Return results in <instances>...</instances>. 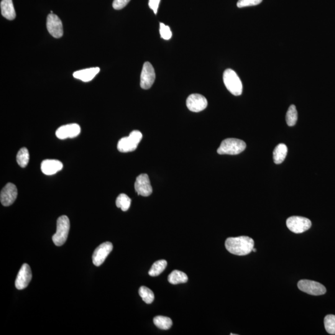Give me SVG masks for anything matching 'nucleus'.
I'll return each instance as SVG.
<instances>
[{"mask_svg":"<svg viewBox=\"0 0 335 335\" xmlns=\"http://www.w3.org/2000/svg\"><path fill=\"white\" fill-rule=\"evenodd\" d=\"M245 148H246V144L244 141L231 138V139H227L222 142L217 150V153L220 155H235L244 152Z\"/></svg>","mask_w":335,"mask_h":335,"instance_id":"obj_2","label":"nucleus"},{"mask_svg":"<svg viewBox=\"0 0 335 335\" xmlns=\"http://www.w3.org/2000/svg\"><path fill=\"white\" fill-rule=\"evenodd\" d=\"M298 286L303 292L313 296L324 295L327 292L326 287L316 281L303 280L299 281Z\"/></svg>","mask_w":335,"mask_h":335,"instance_id":"obj_7","label":"nucleus"},{"mask_svg":"<svg viewBox=\"0 0 335 335\" xmlns=\"http://www.w3.org/2000/svg\"><path fill=\"white\" fill-rule=\"evenodd\" d=\"M130 1V0H114L112 6H113L114 9L117 10L123 9L125 6H127Z\"/></svg>","mask_w":335,"mask_h":335,"instance_id":"obj_30","label":"nucleus"},{"mask_svg":"<svg viewBox=\"0 0 335 335\" xmlns=\"http://www.w3.org/2000/svg\"><path fill=\"white\" fill-rule=\"evenodd\" d=\"M223 80L225 85L234 96L241 95L243 85L241 80L236 72L232 69H227L224 71Z\"/></svg>","mask_w":335,"mask_h":335,"instance_id":"obj_5","label":"nucleus"},{"mask_svg":"<svg viewBox=\"0 0 335 335\" xmlns=\"http://www.w3.org/2000/svg\"><path fill=\"white\" fill-rule=\"evenodd\" d=\"M155 80V70L152 64L148 62H145L140 76V86L142 89H149L154 83Z\"/></svg>","mask_w":335,"mask_h":335,"instance_id":"obj_8","label":"nucleus"},{"mask_svg":"<svg viewBox=\"0 0 335 335\" xmlns=\"http://www.w3.org/2000/svg\"><path fill=\"white\" fill-rule=\"evenodd\" d=\"M112 249H113V245L111 242H104L99 245L94 250L93 258H92L93 264L96 267H99L103 264L107 256L112 252Z\"/></svg>","mask_w":335,"mask_h":335,"instance_id":"obj_10","label":"nucleus"},{"mask_svg":"<svg viewBox=\"0 0 335 335\" xmlns=\"http://www.w3.org/2000/svg\"><path fill=\"white\" fill-rule=\"evenodd\" d=\"M116 206L121 208L122 211H127L131 204V199L125 194H121L116 199Z\"/></svg>","mask_w":335,"mask_h":335,"instance_id":"obj_24","label":"nucleus"},{"mask_svg":"<svg viewBox=\"0 0 335 335\" xmlns=\"http://www.w3.org/2000/svg\"><path fill=\"white\" fill-rule=\"evenodd\" d=\"M263 0H239L237 2V6L241 7L256 6L262 2Z\"/></svg>","mask_w":335,"mask_h":335,"instance_id":"obj_29","label":"nucleus"},{"mask_svg":"<svg viewBox=\"0 0 335 335\" xmlns=\"http://www.w3.org/2000/svg\"><path fill=\"white\" fill-rule=\"evenodd\" d=\"M226 248L228 252L235 255L250 254L254 248V240L247 236L230 237L226 240Z\"/></svg>","mask_w":335,"mask_h":335,"instance_id":"obj_1","label":"nucleus"},{"mask_svg":"<svg viewBox=\"0 0 335 335\" xmlns=\"http://www.w3.org/2000/svg\"><path fill=\"white\" fill-rule=\"evenodd\" d=\"M288 151V147L285 144H280L276 146L273 152V159L276 164H281L285 161Z\"/></svg>","mask_w":335,"mask_h":335,"instance_id":"obj_19","label":"nucleus"},{"mask_svg":"<svg viewBox=\"0 0 335 335\" xmlns=\"http://www.w3.org/2000/svg\"><path fill=\"white\" fill-rule=\"evenodd\" d=\"M70 223L68 217L60 216L57 221V232L53 235L52 240L56 246L60 247L67 240Z\"/></svg>","mask_w":335,"mask_h":335,"instance_id":"obj_3","label":"nucleus"},{"mask_svg":"<svg viewBox=\"0 0 335 335\" xmlns=\"http://www.w3.org/2000/svg\"><path fill=\"white\" fill-rule=\"evenodd\" d=\"M167 267V262L165 260H158L153 263L152 268H150L148 275L152 277H155L160 275L163 272Z\"/></svg>","mask_w":335,"mask_h":335,"instance_id":"obj_22","label":"nucleus"},{"mask_svg":"<svg viewBox=\"0 0 335 335\" xmlns=\"http://www.w3.org/2000/svg\"><path fill=\"white\" fill-rule=\"evenodd\" d=\"M16 160L17 163L22 168H25L28 165L29 161V151L26 148L23 147L17 153Z\"/></svg>","mask_w":335,"mask_h":335,"instance_id":"obj_23","label":"nucleus"},{"mask_svg":"<svg viewBox=\"0 0 335 335\" xmlns=\"http://www.w3.org/2000/svg\"><path fill=\"white\" fill-rule=\"evenodd\" d=\"M324 326L327 333L335 335V316L328 315L325 317Z\"/></svg>","mask_w":335,"mask_h":335,"instance_id":"obj_27","label":"nucleus"},{"mask_svg":"<svg viewBox=\"0 0 335 335\" xmlns=\"http://www.w3.org/2000/svg\"><path fill=\"white\" fill-rule=\"evenodd\" d=\"M135 189L140 196L147 197L151 195L153 189L147 174H141L137 176L135 183Z\"/></svg>","mask_w":335,"mask_h":335,"instance_id":"obj_13","label":"nucleus"},{"mask_svg":"<svg viewBox=\"0 0 335 335\" xmlns=\"http://www.w3.org/2000/svg\"><path fill=\"white\" fill-rule=\"evenodd\" d=\"M41 171L46 175H52L62 170L63 164L57 160H45L41 163Z\"/></svg>","mask_w":335,"mask_h":335,"instance_id":"obj_16","label":"nucleus"},{"mask_svg":"<svg viewBox=\"0 0 335 335\" xmlns=\"http://www.w3.org/2000/svg\"><path fill=\"white\" fill-rule=\"evenodd\" d=\"M253 252H257V250H256L255 249H254V248H253Z\"/></svg>","mask_w":335,"mask_h":335,"instance_id":"obj_32","label":"nucleus"},{"mask_svg":"<svg viewBox=\"0 0 335 335\" xmlns=\"http://www.w3.org/2000/svg\"><path fill=\"white\" fill-rule=\"evenodd\" d=\"M100 71L99 67H94L84 69V70L75 71L73 73V77L78 80L84 81V82H88L95 77L96 75Z\"/></svg>","mask_w":335,"mask_h":335,"instance_id":"obj_17","label":"nucleus"},{"mask_svg":"<svg viewBox=\"0 0 335 335\" xmlns=\"http://www.w3.org/2000/svg\"><path fill=\"white\" fill-rule=\"evenodd\" d=\"M32 280V272L29 265L25 263L20 269L17 276L15 286L18 290H24Z\"/></svg>","mask_w":335,"mask_h":335,"instance_id":"obj_14","label":"nucleus"},{"mask_svg":"<svg viewBox=\"0 0 335 335\" xmlns=\"http://www.w3.org/2000/svg\"><path fill=\"white\" fill-rule=\"evenodd\" d=\"M286 226L291 232L295 234H303L311 228L312 222L305 217L293 216L287 219Z\"/></svg>","mask_w":335,"mask_h":335,"instance_id":"obj_6","label":"nucleus"},{"mask_svg":"<svg viewBox=\"0 0 335 335\" xmlns=\"http://www.w3.org/2000/svg\"><path fill=\"white\" fill-rule=\"evenodd\" d=\"M286 122L289 126L293 127L295 126L298 119V111H297L296 107L294 105H291L289 108L286 114Z\"/></svg>","mask_w":335,"mask_h":335,"instance_id":"obj_25","label":"nucleus"},{"mask_svg":"<svg viewBox=\"0 0 335 335\" xmlns=\"http://www.w3.org/2000/svg\"><path fill=\"white\" fill-rule=\"evenodd\" d=\"M1 11L2 16L8 20H13L16 17L13 3L12 0H2L1 4Z\"/></svg>","mask_w":335,"mask_h":335,"instance_id":"obj_18","label":"nucleus"},{"mask_svg":"<svg viewBox=\"0 0 335 335\" xmlns=\"http://www.w3.org/2000/svg\"><path fill=\"white\" fill-rule=\"evenodd\" d=\"M160 0H149L148 5L150 8L152 9L155 14H157L158 6H159Z\"/></svg>","mask_w":335,"mask_h":335,"instance_id":"obj_31","label":"nucleus"},{"mask_svg":"<svg viewBox=\"0 0 335 335\" xmlns=\"http://www.w3.org/2000/svg\"><path fill=\"white\" fill-rule=\"evenodd\" d=\"M142 139V134L139 130H134L129 137L122 138L117 144V149L120 152H133L137 149L138 145Z\"/></svg>","mask_w":335,"mask_h":335,"instance_id":"obj_4","label":"nucleus"},{"mask_svg":"<svg viewBox=\"0 0 335 335\" xmlns=\"http://www.w3.org/2000/svg\"><path fill=\"white\" fill-rule=\"evenodd\" d=\"M160 34L161 37L165 40L170 39L171 36H172V32H171L170 27L162 22H160Z\"/></svg>","mask_w":335,"mask_h":335,"instance_id":"obj_28","label":"nucleus"},{"mask_svg":"<svg viewBox=\"0 0 335 335\" xmlns=\"http://www.w3.org/2000/svg\"><path fill=\"white\" fill-rule=\"evenodd\" d=\"M153 323L157 327L158 329L161 330L170 329L173 326V322L170 318L164 316H157L153 319Z\"/></svg>","mask_w":335,"mask_h":335,"instance_id":"obj_21","label":"nucleus"},{"mask_svg":"<svg viewBox=\"0 0 335 335\" xmlns=\"http://www.w3.org/2000/svg\"><path fill=\"white\" fill-rule=\"evenodd\" d=\"M47 28L48 32L55 38L63 36V30L62 22L57 15L50 13L47 18Z\"/></svg>","mask_w":335,"mask_h":335,"instance_id":"obj_9","label":"nucleus"},{"mask_svg":"<svg viewBox=\"0 0 335 335\" xmlns=\"http://www.w3.org/2000/svg\"><path fill=\"white\" fill-rule=\"evenodd\" d=\"M81 128L77 124L65 125L58 128L56 131V136L59 139L77 137L80 134Z\"/></svg>","mask_w":335,"mask_h":335,"instance_id":"obj_15","label":"nucleus"},{"mask_svg":"<svg viewBox=\"0 0 335 335\" xmlns=\"http://www.w3.org/2000/svg\"><path fill=\"white\" fill-rule=\"evenodd\" d=\"M17 189L14 184L9 183L2 188L0 194V201L2 206H9L16 201Z\"/></svg>","mask_w":335,"mask_h":335,"instance_id":"obj_11","label":"nucleus"},{"mask_svg":"<svg viewBox=\"0 0 335 335\" xmlns=\"http://www.w3.org/2000/svg\"><path fill=\"white\" fill-rule=\"evenodd\" d=\"M139 294L140 296L141 297L142 300L146 304H152L153 301H154V294H153L149 288L145 287V286H142V287L140 288Z\"/></svg>","mask_w":335,"mask_h":335,"instance_id":"obj_26","label":"nucleus"},{"mask_svg":"<svg viewBox=\"0 0 335 335\" xmlns=\"http://www.w3.org/2000/svg\"><path fill=\"white\" fill-rule=\"evenodd\" d=\"M208 100L205 97L199 94H191L186 100V106L189 110L194 112H199L208 106Z\"/></svg>","mask_w":335,"mask_h":335,"instance_id":"obj_12","label":"nucleus"},{"mask_svg":"<svg viewBox=\"0 0 335 335\" xmlns=\"http://www.w3.org/2000/svg\"><path fill=\"white\" fill-rule=\"evenodd\" d=\"M168 282L172 285H178L188 282V277L185 273L178 270H174L168 276Z\"/></svg>","mask_w":335,"mask_h":335,"instance_id":"obj_20","label":"nucleus"}]
</instances>
